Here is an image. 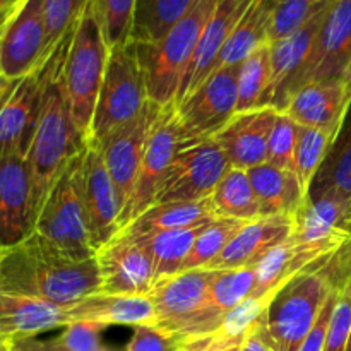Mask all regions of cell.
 Returning a JSON list of instances; mask_svg holds the SVG:
<instances>
[{"mask_svg":"<svg viewBox=\"0 0 351 351\" xmlns=\"http://www.w3.org/2000/svg\"><path fill=\"white\" fill-rule=\"evenodd\" d=\"M0 290L69 308L101 291V281L96 259L77 263L34 232L0 249Z\"/></svg>","mask_w":351,"mask_h":351,"instance_id":"6da1fadb","label":"cell"},{"mask_svg":"<svg viewBox=\"0 0 351 351\" xmlns=\"http://www.w3.org/2000/svg\"><path fill=\"white\" fill-rule=\"evenodd\" d=\"M72 27L53 47L45 60V88L36 130L27 151V165L33 184L34 219L45 199L65 168L82 151L86 141L79 134L64 86V64ZM36 223V221H34Z\"/></svg>","mask_w":351,"mask_h":351,"instance_id":"7a4b0ae2","label":"cell"},{"mask_svg":"<svg viewBox=\"0 0 351 351\" xmlns=\"http://www.w3.org/2000/svg\"><path fill=\"white\" fill-rule=\"evenodd\" d=\"M219 0H199L156 43H134L146 82L147 98L160 106L177 105L199 36Z\"/></svg>","mask_w":351,"mask_h":351,"instance_id":"3957f363","label":"cell"},{"mask_svg":"<svg viewBox=\"0 0 351 351\" xmlns=\"http://www.w3.org/2000/svg\"><path fill=\"white\" fill-rule=\"evenodd\" d=\"M110 48L88 3L72 31L64 64V86L75 127L82 139L91 137V123L105 77Z\"/></svg>","mask_w":351,"mask_h":351,"instance_id":"277c9868","label":"cell"},{"mask_svg":"<svg viewBox=\"0 0 351 351\" xmlns=\"http://www.w3.org/2000/svg\"><path fill=\"white\" fill-rule=\"evenodd\" d=\"M216 271L194 269L158 281L147 298L156 314L154 326L180 339L218 331L225 315L209 302Z\"/></svg>","mask_w":351,"mask_h":351,"instance_id":"5b68a950","label":"cell"},{"mask_svg":"<svg viewBox=\"0 0 351 351\" xmlns=\"http://www.w3.org/2000/svg\"><path fill=\"white\" fill-rule=\"evenodd\" d=\"M34 232L77 263L95 259L98 249L82 195L81 153L51 187L38 213Z\"/></svg>","mask_w":351,"mask_h":351,"instance_id":"8992f818","label":"cell"},{"mask_svg":"<svg viewBox=\"0 0 351 351\" xmlns=\"http://www.w3.org/2000/svg\"><path fill=\"white\" fill-rule=\"evenodd\" d=\"M147 99L149 98L143 69L132 41L112 48L93 117L89 139L99 143L113 130L136 119Z\"/></svg>","mask_w":351,"mask_h":351,"instance_id":"52a82bcc","label":"cell"},{"mask_svg":"<svg viewBox=\"0 0 351 351\" xmlns=\"http://www.w3.org/2000/svg\"><path fill=\"white\" fill-rule=\"evenodd\" d=\"M332 291L321 271L307 269L274 293L267 307V328L278 350H300Z\"/></svg>","mask_w":351,"mask_h":351,"instance_id":"ba28073f","label":"cell"},{"mask_svg":"<svg viewBox=\"0 0 351 351\" xmlns=\"http://www.w3.org/2000/svg\"><path fill=\"white\" fill-rule=\"evenodd\" d=\"M230 168L232 165L228 158L215 139L182 143L158 192L156 204L192 202L211 197Z\"/></svg>","mask_w":351,"mask_h":351,"instance_id":"9c48e42d","label":"cell"},{"mask_svg":"<svg viewBox=\"0 0 351 351\" xmlns=\"http://www.w3.org/2000/svg\"><path fill=\"white\" fill-rule=\"evenodd\" d=\"M239 65L215 71L191 96L175 105L182 143L213 139L237 112Z\"/></svg>","mask_w":351,"mask_h":351,"instance_id":"30bf717a","label":"cell"},{"mask_svg":"<svg viewBox=\"0 0 351 351\" xmlns=\"http://www.w3.org/2000/svg\"><path fill=\"white\" fill-rule=\"evenodd\" d=\"M182 136L178 129L175 105L163 106L151 136L147 139L143 163L137 173L132 195L120 215V230L156 204V195L163 185L165 177L180 149Z\"/></svg>","mask_w":351,"mask_h":351,"instance_id":"8fae6325","label":"cell"},{"mask_svg":"<svg viewBox=\"0 0 351 351\" xmlns=\"http://www.w3.org/2000/svg\"><path fill=\"white\" fill-rule=\"evenodd\" d=\"M103 293L147 295L154 287V267L143 239L120 230L95 256Z\"/></svg>","mask_w":351,"mask_h":351,"instance_id":"7c38bea8","label":"cell"},{"mask_svg":"<svg viewBox=\"0 0 351 351\" xmlns=\"http://www.w3.org/2000/svg\"><path fill=\"white\" fill-rule=\"evenodd\" d=\"M43 0H23L0 36V74L16 81L36 71L50 55Z\"/></svg>","mask_w":351,"mask_h":351,"instance_id":"4fadbf2b","label":"cell"},{"mask_svg":"<svg viewBox=\"0 0 351 351\" xmlns=\"http://www.w3.org/2000/svg\"><path fill=\"white\" fill-rule=\"evenodd\" d=\"M351 64V0L329 2L293 95L311 82L345 79Z\"/></svg>","mask_w":351,"mask_h":351,"instance_id":"5bb4252c","label":"cell"},{"mask_svg":"<svg viewBox=\"0 0 351 351\" xmlns=\"http://www.w3.org/2000/svg\"><path fill=\"white\" fill-rule=\"evenodd\" d=\"M161 110H163V106L147 99V103L136 119L113 130L99 143L96 141L99 144L106 168H108L110 175L115 182L117 191H119L122 211L129 202L130 195H132L147 139H149L151 130H153Z\"/></svg>","mask_w":351,"mask_h":351,"instance_id":"9a60e30c","label":"cell"},{"mask_svg":"<svg viewBox=\"0 0 351 351\" xmlns=\"http://www.w3.org/2000/svg\"><path fill=\"white\" fill-rule=\"evenodd\" d=\"M81 185L95 245L99 249L120 232L122 204L99 144L93 139L86 141L81 151Z\"/></svg>","mask_w":351,"mask_h":351,"instance_id":"2e32d148","label":"cell"},{"mask_svg":"<svg viewBox=\"0 0 351 351\" xmlns=\"http://www.w3.org/2000/svg\"><path fill=\"white\" fill-rule=\"evenodd\" d=\"M45 88V62L31 74L16 79L0 103V156H27Z\"/></svg>","mask_w":351,"mask_h":351,"instance_id":"e0dca14e","label":"cell"},{"mask_svg":"<svg viewBox=\"0 0 351 351\" xmlns=\"http://www.w3.org/2000/svg\"><path fill=\"white\" fill-rule=\"evenodd\" d=\"M33 184L27 156H0V249H9L34 233Z\"/></svg>","mask_w":351,"mask_h":351,"instance_id":"ac0fdd59","label":"cell"},{"mask_svg":"<svg viewBox=\"0 0 351 351\" xmlns=\"http://www.w3.org/2000/svg\"><path fill=\"white\" fill-rule=\"evenodd\" d=\"M291 239L328 259L351 240V208L335 197L305 199L295 216Z\"/></svg>","mask_w":351,"mask_h":351,"instance_id":"d6986e66","label":"cell"},{"mask_svg":"<svg viewBox=\"0 0 351 351\" xmlns=\"http://www.w3.org/2000/svg\"><path fill=\"white\" fill-rule=\"evenodd\" d=\"M326 10L328 7L297 31L269 43L271 81L261 108H273L276 112H283L287 108L288 101L293 96L298 74L307 62L319 27L324 19Z\"/></svg>","mask_w":351,"mask_h":351,"instance_id":"ffe728a7","label":"cell"},{"mask_svg":"<svg viewBox=\"0 0 351 351\" xmlns=\"http://www.w3.org/2000/svg\"><path fill=\"white\" fill-rule=\"evenodd\" d=\"M276 115L278 112L273 108L235 113V117L213 137L233 168L252 170L267 163V143Z\"/></svg>","mask_w":351,"mask_h":351,"instance_id":"44dd1931","label":"cell"},{"mask_svg":"<svg viewBox=\"0 0 351 351\" xmlns=\"http://www.w3.org/2000/svg\"><path fill=\"white\" fill-rule=\"evenodd\" d=\"M293 230L295 218L291 216H264L247 221L221 256L216 257L206 269L225 271L257 266L267 254L288 242Z\"/></svg>","mask_w":351,"mask_h":351,"instance_id":"7402d4cb","label":"cell"},{"mask_svg":"<svg viewBox=\"0 0 351 351\" xmlns=\"http://www.w3.org/2000/svg\"><path fill=\"white\" fill-rule=\"evenodd\" d=\"M249 3L250 0H219L199 36L184 84L178 93L177 105L182 99L191 96L195 89L201 88L208 81L209 75L216 71V64H218L223 47Z\"/></svg>","mask_w":351,"mask_h":351,"instance_id":"603a6c76","label":"cell"},{"mask_svg":"<svg viewBox=\"0 0 351 351\" xmlns=\"http://www.w3.org/2000/svg\"><path fill=\"white\" fill-rule=\"evenodd\" d=\"M350 101L345 79L311 82L291 96L283 113L300 127L322 130L335 137Z\"/></svg>","mask_w":351,"mask_h":351,"instance_id":"cb8c5ba5","label":"cell"},{"mask_svg":"<svg viewBox=\"0 0 351 351\" xmlns=\"http://www.w3.org/2000/svg\"><path fill=\"white\" fill-rule=\"evenodd\" d=\"M67 326V308L0 290V339L33 338Z\"/></svg>","mask_w":351,"mask_h":351,"instance_id":"d4e9b609","label":"cell"},{"mask_svg":"<svg viewBox=\"0 0 351 351\" xmlns=\"http://www.w3.org/2000/svg\"><path fill=\"white\" fill-rule=\"evenodd\" d=\"M77 321L98 322L106 328H136L141 324L154 326L156 314L147 295H112L98 291L67 308V324Z\"/></svg>","mask_w":351,"mask_h":351,"instance_id":"484cf974","label":"cell"},{"mask_svg":"<svg viewBox=\"0 0 351 351\" xmlns=\"http://www.w3.org/2000/svg\"><path fill=\"white\" fill-rule=\"evenodd\" d=\"M249 171L254 192L264 216H291L295 218L307 199L297 175L271 163L259 165Z\"/></svg>","mask_w":351,"mask_h":351,"instance_id":"4316f807","label":"cell"},{"mask_svg":"<svg viewBox=\"0 0 351 351\" xmlns=\"http://www.w3.org/2000/svg\"><path fill=\"white\" fill-rule=\"evenodd\" d=\"M319 197H335L351 208V101L308 189L307 199Z\"/></svg>","mask_w":351,"mask_h":351,"instance_id":"83f0119b","label":"cell"},{"mask_svg":"<svg viewBox=\"0 0 351 351\" xmlns=\"http://www.w3.org/2000/svg\"><path fill=\"white\" fill-rule=\"evenodd\" d=\"M329 259V257H328ZM328 259H321L290 239L267 254L256 267V290L252 297L263 298L276 293L287 281L307 269H321Z\"/></svg>","mask_w":351,"mask_h":351,"instance_id":"f1b7e54d","label":"cell"},{"mask_svg":"<svg viewBox=\"0 0 351 351\" xmlns=\"http://www.w3.org/2000/svg\"><path fill=\"white\" fill-rule=\"evenodd\" d=\"M216 218L221 216L216 213L211 197L192 202H163L151 206L123 230L134 235H151L158 232L206 225Z\"/></svg>","mask_w":351,"mask_h":351,"instance_id":"f546056e","label":"cell"},{"mask_svg":"<svg viewBox=\"0 0 351 351\" xmlns=\"http://www.w3.org/2000/svg\"><path fill=\"white\" fill-rule=\"evenodd\" d=\"M271 10L267 0H250L249 7L230 33L221 55L216 64V71L225 67H237L254 51L269 43Z\"/></svg>","mask_w":351,"mask_h":351,"instance_id":"4dcf8cb0","label":"cell"},{"mask_svg":"<svg viewBox=\"0 0 351 351\" xmlns=\"http://www.w3.org/2000/svg\"><path fill=\"white\" fill-rule=\"evenodd\" d=\"M199 0H136L130 41L156 43Z\"/></svg>","mask_w":351,"mask_h":351,"instance_id":"1f68e13d","label":"cell"},{"mask_svg":"<svg viewBox=\"0 0 351 351\" xmlns=\"http://www.w3.org/2000/svg\"><path fill=\"white\" fill-rule=\"evenodd\" d=\"M202 226L204 225L170 230V232H158L151 233V235H137L146 243L151 259H153L154 285L158 281H163L167 278L177 276L178 273H182L185 261H187Z\"/></svg>","mask_w":351,"mask_h":351,"instance_id":"d6a6232c","label":"cell"},{"mask_svg":"<svg viewBox=\"0 0 351 351\" xmlns=\"http://www.w3.org/2000/svg\"><path fill=\"white\" fill-rule=\"evenodd\" d=\"M213 206L221 218L254 221L261 218V208L249 171L230 168L211 195Z\"/></svg>","mask_w":351,"mask_h":351,"instance_id":"836d02e7","label":"cell"},{"mask_svg":"<svg viewBox=\"0 0 351 351\" xmlns=\"http://www.w3.org/2000/svg\"><path fill=\"white\" fill-rule=\"evenodd\" d=\"M271 81L269 43L254 51L239 65L237 79V112H250L263 106Z\"/></svg>","mask_w":351,"mask_h":351,"instance_id":"e575fe53","label":"cell"},{"mask_svg":"<svg viewBox=\"0 0 351 351\" xmlns=\"http://www.w3.org/2000/svg\"><path fill=\"white\" fill-rule=\"evenodd\" d=\"M245 223L247 221H239V219L233 218H216L209 221L208 225L202 226L201 233L195 239L191 254L185 261L182 273L209 267V264L216 257L221 256L223 250L228 247L233 237L242 230Z\"/></svg>","mask_w":351,"mask_h":351,"instance_id":"d590c367","label":"cell"},{"mask_svg":"<svg viewBox=\"0 0 351 351\" xmlns=\"http://www.w3.org/2000/svg\"><path fill=\"white\" fill-rule=\"evenodd\" d=\"M256 290V267L216 271L209 290V302L213 307L226 317L237 305L252 297Z\"/></svg>","mask_w":351,"mask_h":351,"instance_id":"8d00e7d4","label":"cell"},{"mask_svg":"<svg viewBox=\"0 0 351 351\" xmlns=\"http://www.w3.org/2000/svg\"><path fill=\"white\" fill-rule=\"evenodd\" d=\"M331 141V134L322 132V130L311 129V127H300V130H298L293 171L307 194L312 180L315 178L326 154H328Z\"/></svg>","mask_w":351,"mask_h":351,"instance_id":"74e56055","label":"cell"},{"mask_svg":"<svg viewBox=\"0 0 351 351\" xmlns=\"http://www.w3.org/2000/svg\"><path fill=\"white\" fill-rule=\"evenodd\" d=\"M108 48L130 41L136 0H89Z\"/></svg>","mask_w":351,"mask_h":351,"instance_id":"f35d334b","label":"cell"},{"mask_svg":"<svg viewBox=\"0 0 351 351\" xmlns=\"http://www.w3.org/2000/svg\"><path fill=\"white\" fill-rule=\"evenodd\" d=\"M331 0H267L271 10V41L281 40L307 24L329 5Z\"/></svg>","mask_w":351,"mask_h":351,"instance_id":"ab89813d","label":"cell"},{"mask_svg":"<svg viewBox=\"0 0 351 351\" xmlns=\"http://www.w3.org/2000/svg\"><path fill=\"white\" fill-rule=\"evenodd\" d=\"M89 0H43V16L47 26L48 48L55 45L77 24Z\"/></svg>","mask_w":351,"mask_h":351,"instance_id":"60d3db41","label":"cell"},{"mask_svg":"<svg viewBox=\"0 0 351 351\" xmlns=\"http://www.w3.org/2000/svg\"><path fill=\"white\" fill-rule=\"evenodd\" d=\"M298 130H300V125L295 120H291L287 113L278 112L273 130L269 134V143H267V163L293 171Z\"/></svg>","mask_w":351,"mask_h":351,"instance_id":"b9f144b4","label":"cell"},{"mask_svg":"<svg viewBox=\"0 0 351 351\" xmlns=\"http://www.w3.org/2000/svg\"><path fill=\"white\" fill-rule=\"evenodd\" d=\"M106 326L98 322L77 321L64 326L58 336L50 338L53 345L65 351H98L103 348V332Z\"/></svg>","mask_w":351,"mask_h":351,"instance_id":"7bdbcfd3","label":"cell"},{"mask_svg":"<svg viewBox=\"0 0 351 351\" xmlns=\"http://www.w3.org/2000/svg\"><path fill=\"white\" fill-rule=\"evenodd\" d=\"M351 335V291L346 287L338 291L336 304L326 331L324 351H345Z\"/></svg>","mask_w":351,"mask_h":351,"instance_id":"ee69618b","label":"cell"},{"mask_svg":"<svg viewBox=\"0 0 351 351\" xmlns=\"http://www.w3.org/2000/svg\"><path fill=\"white\" fill-rule=\"evenodd\" d=\"M182 339L151 324L132 328V336L123 351H178Z\"/></svg>","mask_w":351,"mask_h":351,"instance_id":"f6af8a7d","label":"cell"},{"mask_svg":"<svg viewBox=\"0 0 351 351\" xmlns=\"http://www.w3.org/2000/svg\"><path fill=\"white\" fill-rule=\"evenodd\" d=\"M243 338L245 336L230 335L225 329L208 332V335L192 336L182 339L178 351H242Z\"/></svg>","mask_w":351,"mask_h":351,"instance_id":"bcb514c9","label":"cell"},{"mask_svg":"<svg viewBox=\"0 0 351 351\" xmlns=\"http://www.w3.org/2000/svg\"><path fill=\"white\" fill-rule=\"evenodd\" d=\"M242 351H280L276 341L271 336L269 328H267V312L266 315L254 322L243 338Z\"/></svg>","mask_w":351,"mask_h":351,"instance_id":"7dc6e473","label":"cell"},{"mask_svg":"<svg viewBox=\"0 0 351 351\" xmlns=\"http://www.w3.org/2000/svg\"><path fill=\"white\" fill-rule=\"evenodd\" d=\"M336 297H338V291H332L331 297L326 302L324 308H322L321 315H319L317 322L312 328L311 335L307 336V339L304 341V345L300 346L298 351H324V343H326V331H328L329 317H331L332 307L336 304Z\"/></svg>","mask_w":351,"mask_h":351,"instance_id":"c3c4849f","label":"cell"},{"mask_svg":"<svg viewBox=\"0 0 351 351\" xmlns=\"http://www.w3.org/2000/svg\"><path fill=\"white\" fill-rule=\"evenodd\" d=\"M10 351H65L58 348L57 345L50 341V338H43L41 336H33V338H23V339H14L9 343ZM98 351H123L112 348V346H103Z\"/></svg>","mask_w":351,"mask_h":351,"instance_id":"681fc988","label":"cell"},{"mask_svg":"<svg viewBox=\"0 0 351 351\" xmlns=\"http://www.w3.org/2000/svg\"><path fill=\"white\" fill-rule=\"evenodd\" d=\"M19 5H21V3H19ZM19 5L9 7V9H5V10H0V36H2L3 29H5V26H7V23H9L10 17L14 16V12H16L17 7H19Z\"/></svg>","mask_w":351,"mask_h":351,"instance_id":"f907efd6","label":"cell"},{"mask_svg":"<svg viewBox=\"0 0 351 351\" xmlns=\"http://www.w3.org/2000/svg\"><path fill=\"white\" fill-rule=\"evenodd\" d=\"M10 84H12V81H10V79H7V77H3V75L0 74V103H2V99L5 98V95H7V91H9Z\"/></svg>","mask_w":351,"mask_h":351,"instance_id":"816d5d0a","label":"cell"},{"mask_svg":"<svg viewBox=\"0 0 351 351\" xmlns=\"http://www.w3.org/2000/svg\"><path fill=\"white\" fill-rule=\"evenodd\" d=\"M21 2H23V0H0V10H5L9 9V7H16L19 5Z\"/></svg>","mask_w":351,"mask_h":351,"instance_id":"f5cc1de1","label":"cell"},{"mask_svg":"<svg viewBox=\"0 0 351 351\" xmlns=\"http://www.w3.org/2000/svg\"><path fill=\"white\" fill-rule=\"evenodd\" d=\"M345 82H346V88H348V93L351 96V64L348 67V71H346V75H345Z\"/></svg>","mask_w":351,"mask_h":351,"instance_id":"db71d44e","label":"cell"},{"mask_svg":"<svg viewBox=\"0 0 351 351\" xmlns=\"http://www.w3.org/2000/svg\"><path fill=\"white\" fill-rule=\"evenodd\" d=\"M0 351H10L9 343H5V341H2V339H0Z\"/></svg>","mask_w":351,"mask_h":351,"instance_id":"11a10c76","label":"cell"},{"mask_svg":"<svg viewBox=\"0 0 351 351\" xmlns=\"http://www.w3.org/2000/svg\"><path fill=\"white\" fill-rule=\"evenodd\" d=\"M345 351H351V335H350V339H348V345H346V350Z\"/></svg>","mask_w":351,"mask_h":351,"instance_id":"9f6ffc18","label":"cell"},{"mask_svg":"<svg viewBox=\"0 0 351 351\" xmlns=\"http://www.w3.org/2000/svg\"><path fill=\"white\" fill-rule=\"evenodd\" d=\"M348 288H350V291H351V280H350V283H348Z\"/></svg>","mask_w":351,"mask_h":351,"instance_id":"6f0895ef","label":"cell"},{"mask_svg":"<svg viewBox=\"0 0 351 351\" xmlns=\"http://www.w3.org/2000/svg\"><path fill=\"white\" fill-rule=\"evenodd\" d=\"M331 2H336V0H331Z\"/></svg>","mask_w":351,"mask_h":351,"instance_id":"680465c9","label":"cell"}]
</instances>
